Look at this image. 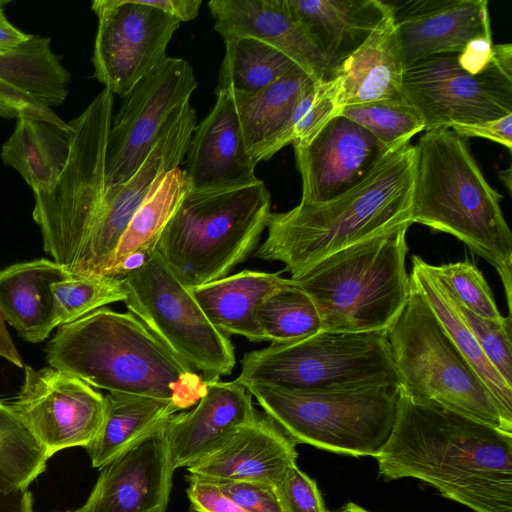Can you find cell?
Returning <instances> with one entry per match:
<instances>
[{
    "mask_svg": "<svg viewBox=\"0 0 512 512\" xmlns=\"http://www.w3.org/2000/svg\"><path fill=\"white\" fill-rule=\"evenodd\" d=\"M388 480L414 478L473 512H512V433L399 389L392 432L375 457Z\"/></svg>",
    "mask_w": 512,
    "mask_h": 512,
    "instance_id": "1",
    "label": "cell"
},
{
    "mask_svg": "<svg viewBox=\"0 0 512 512\" xmlns=\"http://www.w3.org/2000/svg\"><path fill=\"white\" fill-rule=\"evenodd\" d=\"M416 146L386 155L356 186L320 204L299 203L271 213L268 235L255 257L281 262L291 279L323 258L410 223ZM411 224V223H410Z\"/></svg>",
    "mask_w": 512,
    "mask_h": 512,
    "instance_id": "2",
    "label": "cell"
},
{
    "mask_svg": "<svg viewBox=\"0 0 512 512\" xmlns=\"http://www.w3.org/2000/svg\"><path fill=\"white\" fill-rule=\"evenodd\" d=\"M46 359L93 388L170 401L180 411L196 405L207 387L134 315L108 307L58 327Z\"/></svg>",
    "mask_w": 512,
    "mask_h": 512,
    "instance_id": "3",
    "label": "cell"
},
{
    "mask_svg": "<svg viewBox=\"0 0 512 512\" xmlns=\"http://www.w3.org/2000/svg\"><path fill=\"white\" fill-rule=\"evenodd\" d=\"M416 146L409 221L448 233L497 271L512 307V234L502 196L491 187L465 139L449 128L425 131Z\"/></svg>",
    "mask_w": 512,
    "mask_h": 512,
    "instance_id": "4",
    "label": "cell"
},
{
    "mask_svg": "<svg viewBox=\"0 0 512 512\" xmlns=\"http://www.w3.org/2000/svg\"><path fill=\"white\" fill-rule=\"evenodd\" d=\"M410 223L341 249L292 279L314 302L322 331L387 332L407 303Z\"/></svg>",
    "mask_w": 512,
    "mask_h": 512,
    "instance_id": "5",
    "label": "cell"
},
{
    "mask_svg": "<svg viewBox=\"0 0 512 512\" xmlns=\"http://www.w3.org/2000/svg\"><path fill=\"white\" fill-rule=\"evenodd\" d=\"M270 209V193L260 179L228 189H187L156 251L186 287L207 284L248 258L268 225Z\"/></svg>",
    "mask_w": 512,
    "mask_h": 512,
    "instance_id": "6",
    "label": "cell"
},
{
    "mask_svg": "<svg viewBox=\"0 0 512 512\" xmlns=\"http://www.w3.org/2000/svg\"><path fill=\"white\" fill-rule=\"evenodd\" d=\"M287 391L400 387L386 332L321 331L246 353L235 379Z\"/></svg>",
    "mask_w": 512,
    "mask_h": 512,
    "instance_id": "7",
    "label": "cell"
},
{
    "mask_svg": "<svg viewBox=\"0 0 512 512\" xmlns=\"http://www.w3.org/2000/svg\"><path fill=\"white\" fill-rule=\"evenodd\" d=\"M386 334L402 392L512 433V422L411 280L407 303Z\"/></svg>",
    "mask_w": 512,
    "mask_h": 512,
    "instance_id": "8",
    "label": "cell"
},
{
    "mask_svg": "<svg viewBox=\"0 0 512 512\" xmlns=\"http://www.w3.org/2000/svg\"><path fill=\"white\" fill-rule=\"evenodd\" d=\"M296 445L354 457H376L397 415L399 388L373 386L325 392L244 386Z\"/></svg>",
    "mask_w": 512,
    "mask_h": 512,
    "instance_id": "9",
    "label": "cell"
},
{
    "mask_svg": "<svg viewBox=\"0 0 512 512\" xmlns=\"http://www.w3.org/2000/svg\"><path fill=\"white\" fill-rule=\"evenodd\" d=\"M113 93L103 89L70 126L67 163L56 184L34 193L43 248L70 273L106 190L105 160Z\"/></svg>",
    "mask_w": 512,
    "mask_h": 512,
    "instance_id": "10",
    "label": "cell"
},
{
    "mask_svg": "<svg viewBox=\"0 0 512 512\" xmlns=\"http://www.w3.org/2000/svg\"><path fill=\"white\" fill-rule=\"evenodd\" d=\"M128 312L177 359L205 381L230 375L234 346L206 317L186 287L155 251L121 277ZM198 373V372H197Z\"/></svg>",
    "mask_w": 512,
    "mask_h": 512,
    "instance_id": "11",
    "label": "cell"
},
{
    "mask_svg": "<svg viewBox=\"0 0 512 512\" xmlns=\"http://www.w3.org/2000/svg\"><path fill=\"white\" fill-rule=\"evenodd\" d=\"M402 95L425 131L512 114V45L494 44L491 63L477 75L460 67L457 54L420 60L404 70Z\"/></svg>",
    "mask_w": 512,
    "mask_h": 512,
    "instance_id": "12",
    "label": "cell"
},
{
    "mask_svg": "<svg viewBox=\"0 0 512 512\" xmlns=\"http://www.w3.org/2000/svg\"><path fill=\"white\" fill-rule=\"evenodd\" d=\"M195 127L196 113L188 100L173 111L137 171L124 183L106 187L71 273L108 275L128 223L153 186L179 168Z\"/></svg>",
    "mask_w": 512,
    "mask_h": 512,
    "instance_id": "13",
    "label": "cell"
},
{
    "mask_svg": "<svg viewBox=\"0 0 512 512\" xmlns=\"http://www.w3.org/2000/svg\"><path fill=\"white\" fill-rule=\"evenodd\" d=\"M98 26L92 63L94 76L124 97L166 58L180 22L145 0H95Z\"/></svg>",
    "mask_w": 512,
    "mask_h": 512,
    "instance_id": "14",
    "label": "cell"
},
{
    "mask_svg": "<svg viewBox=\"0 0 512 512\" xmlns=\"http://www.w3.org/2000/svg\"><path fill=\"white\" fill-rule=\"evenodd\" d=\"M191 65L166 57L123 98L108 133L106 187L127 181L147 158L173 111L196 89Z\"/></svg>",
    "mask_w": 512,
    "mask_h": 512,
    "instance_id": "15",
    "label": "cell"
},
{
    "mask_svg": "<svg viewBox=\"0 0 512 512\" xmlns=\"http://www.w3.org/2000/svg\"><path fill=\"white\" fill-rule=\"evenodd\" d=\"M24 379L10 404L52 456L71 447H86L104 417V395L80 378L48 366H24Z\"/></svg>",
    "mask_w": 512,
    "mask_h": 512,
    "instance_id": "16",
    "label": "cell"
},
{
    "mask_svg": "<svg viewBox=\"0 0 512 512\" xmlns=\"http://www.w3.org/2000/svg\"><path fill=\"white\" fill-rule=\"evenodd\" d=\"M301 203L329 201L361 182L390 154L364 128L337 115L310 138L294 143Z\"/></svg>",
    "mask_w": 512,
    "mask_h": 512,
    "instance_id": "17",
    "label": "cell"
},
{
    "mask_svg": "<svg viewBox=\"0 0 512 512\" xmlns=\"http://www.w3.org/2000/svg\"><path fill=\"white\" fill-rule=\"evenodd\" d=\"M163 427L100 468L88 499L72 512H165L175 469Z\"/></svg>",
    "mask_w": 512,
    "mask_h": 512,
    "instance_id": "18",
    "label": "cell"
},
{
    "mask_svg": "<svg viewBox=\"0 0 512 512\" xmlns=\"http://www.w3.org/2000/svg\"><path fill=\"white\" fill-rule=\"evenodd\" d=\"M390 4L404 70L431 56L458 54L471 40L492 35L487 0Z\"/></svg>",
    "mask_w": 512,
    "mask_h": 512,
    "instance_id": "19",
    "label": "cell"
},
{
    "mask_svg": "<svg viewBox=\"0 0 512 512\" xmlns=\"http://www.w3.org/2000/svg\"><path fill=\"white\" fill-rule=\"evenodd\" d=\"M208 7L223 39L244 36L260 40L284 53L316 81L336 76L288 0H211Z\"/></svg>",
    "mask_w": 512,
    "mask_h": 512,
    "instance_id": "20",
    "label": "cell"
},
{
    "mask_svg": "<svg viewBox=\"0 0 512 512\" xmlns=\"http://www.w3.org/2000/svg\"><path fill=\"white\" fill-rule=\"evenodd\" d=\"M186 153L183 171L190 190L235 188L259 180L230 94H216L214 107L195 127Z\"/></svg>",
    "mask_w": 512,
    "mask_h": 512,
    "instance_id": "21",
    "label": "cell"
},
{
    "mask_svg": "<svg viewBox=\"0 0 512 512\" xmlns=\"http://www.w3.org/2000/svg\"><path fill=\"white\" fill-rule=\"evenodd\" d=\"M206 383V391L193 409L175 413L164 424L175 470L189 468L213 452L257 415L251 394L236 380Z\"/></svg>",
    "mask_w": 512,
    "mask_h": 512,
    "instance_id": "22",
    "label": "cell"
},
{
    "mask_svg": "<svg viewBox=\"0 0 512 512\" xmlns=\"http://www.w3.org/2000/svg\"><path fill=\"white\" fill-rule=\"evenodd\" d=\"M296 444L265 414L235 431L217 449L190 466L189 474L220 481L274 486L296 464Z\"/></svg>",
    "mask_w": 512,
    "mask_h": 512,
    "instance_id": "23",
    "label": "cell"
},
{
    "mask_svg": "<svg viewBox=\"0 0 512 512\" xmlns=\"http://www.w3.org/2000/svg\"><path fill=\"white\" fill-rule=\"evenodd\" d=\"M333 68L351 56L392 11L381 0H288Z\"/></svg>",
    "mask_w": 512,
    "mask_h": 512,
    "instance_id": "24",
    "label": "cell"
},
{
    "mask_svg": "<svg viewBox=\"0 0 512 512\" xmlns=\"http://www.w3.org/2000/svg\"><path fill=\"white\" fill-rule=\"evenodd\" d=\"M70 272L41 258L10 265L0 271V316L30 343L48 338L53 320L52 284Z\"/></svg>",
    "mask_w": 512,
    "mask_h": 512,
    "instance_id": "25",
    "label": "cell"
},
{
    "mask_svg": "<svg viewBox=\"0 0 512 512\" xmlns=\"http://www.w3.org/2000/svg\"><path fill=\"white\" fill-rule=\"evenodd\" d=\"M404 67L393 9L365 42L338 68L339 106L402 98Z\"/></svg>",
    "mask_w": 512,
    "mask_h": 512,
    "instance_id": "26",
    "label": "cell"
},
{
    "mask_svg": "<svg viewBox=\"0 0 512 512\" xmlns=\"http://www.w3.org/2000/svg\"><path fill=\"white\" fill-rule=\"evenodd\" d=\"M317 82L297 67L251 95L232 96L247 150L258 163L285 147L293 113L306 90Z\"/></svg>",
    "mask_w": 512,
    "mask_h": 512,
    "instance_id": "27",
    "label": "cell"
},
{
    "mask_svg": "<svg viewBox=\"0 0 512 512\" xmlns=\"http://www.w3.org/2000/svg\"><path fill=\"white\" fill-rule=\"evenodd\" d=\"M289 281L280 273L243 270L189 289L220 332L263 342L265 339L255 320L256 308L267 295Z\"/></svg>",
    "mask_w": 512,
    "mask_h": 512,
    "instance_id": "28",
    "label": "cell"
},
{
    "mask_svg": "<svg viewBox=\"0 0 512 512\" xmlns=\"http://www.w3.org/2000/svg\"><path fill=\"white\" fill-rule=\"evenodd\" d=\"M411 282L423 295L435 316L498 403L505 418L512 422V386L491 365L463 318L457 299L435 265L413 255Z\"/></svg>",
    "mask_w": 512,
    "mask_h": 512,
    "instance_id": "29",
    "label": "cell"
},
{
    "mask_svg": "<svg viewBox=\"0 0 512 512\" xmlns=\"http://www.w3.org/2000/svg\"><path fill=\"white\" fill-rule=\"evenodd\" d=\"M104 402L100 429L85 447L96 468L129 450L180 411L170 401L139 395L107 393Z\"/></svg>",
    "mask_w": 512,
    "mask_h": 512,
    "instance_id": "30",
    "label": "cell"
},
{
    "mask_svg": "<svg viewBox=\"0 0 512 512\" xmlns=\"http://www.w3.org/2000/svg\"><path fill=\"white\" fill-rule=\"evenodd\" d=\"M1 148L4 164L14 168L33 193L50 190L67 163L70 131L36 118L19 117Z\"/></svg>",
    "mask_w": 512,
    "mask_h": 512,
    "instance_id": "31",
    "label": "cell"
},
{
    "mask_svg": "<svg viewBox=\"0 0 512 512\" xmlns=\"http://www.w3.org/2000/svg\"><path fill=\"white\" fill-rule=\"evenodd\" d=\"M187 189V180L180 168L168 172L153 186L128 223L108 275L121 278L149 258Z\"/></svg>",
    "mask_w": 512,
    "mask_h": 512,
    "instance_id": "32",
    "label": "cell"
},
{
    "mask_svg": "<svg viewBox=\"0 0 512 512\" xmlns=\"http://www.w3.org/2000/svg\"><path fill=\"white\" fill-rule=\"evenodd\" d=\"M224 42L225 54L215 95L254 94L298 67L284 53L260 40L230 36Z\"/></svg>",
    "mask_w": 512,
    "mask_h": 512,
    "instance_id": "33",
    "label": "cell"
},
{
    "mask_svg": "<svg viewBox=\"0 0 512 512\" xmlns=\"http://www.w3.org/2000/svg\"><path fill=\"white\" fill-rule=\"evenodd\" d=\"M255 320L265 341L296 342L322 331V322L312 299L290 278L271 292L255 311Z\"/></svg>",
    "mask_w": 512,
    "mask_h": 512,
    "instance_id": "34",
    "label": "cell"
},
{
    "mask_svg": "<svg viewBox=\"0 0 512 512\" xmlns=\"http://www.w3.org/2000/svg\"><path fill=\"white\" fill-rule=\"evenodd\" d=\"M50 457L11 405L0 400V474L14 485L28 488Z\"/></svg>",
    "mask_w": 512,
    "mask_h": 512,
    "instance_id": "35",
    "label": "cell"
},
{
    "mask_svg": "<svg viewBox=\"0 0 512 512\" xmlns=\"http://www.w3.org/2000/svg\"><path fill=\"white\" fill-rule=\"evenodd\" d=\"M51 290L56 328L126 299L122 279L110 275L69 273L52 284Z\"/></svg>",
    "mask_w": 512,
    "mask_h": 512,
    "instance_id": "36",
    "label": "cell"
},
{
    "mask_svg": "<svg viewBox=\"0 0 512 512\" xmlns=\"http://www.w3.org/2000/svg\"><path fill=\"white\" fill-rule=\"evenodd\" d=\"M339 115L368 131L387 153L400 149L417 133L425 131L421 116L403 97L345 106Z\"/></svg>",
    "mask_w": 512,
    "mask_h": 512,
    "instance_id": "37",
    "label": "cell"
},
{
    "mask_svg": "<svg viewBox=\"0 0 512 512\" xmlns=\"http://www.w3.org/2000/svg\"><path fill=\"white\" fill-rule=\"evenodd\" d=\"M435 267L462 306L482 318L504 321L489 284L474 264L466 260Z\"/></svg>",
    "mask_w": 512,
    "mask_h": 512,
    "instance_id": "38",
    "label": "cell"
},
{
    "mask_svg": "<svg viewBox=\"0 0 512 512\" xmlns=\"http://www.w3.org/2000/svg\"><path fill=\"white\" fill-rule=\"evenodd\" d=\"M458 305L482 352L505 382L512 386L511 314L504 321L496 322L477 316L459 302Z\"/></svg>",
    "mask_w": 512,
    "mask_h": 512,
    "instance_id": "39",
    "label": "cell"
},
{
    "mask_svg": "<svg viewBox=\"0 0 512 512\" xmlns=\"http://www.w3.org/2000/svg\"><path fill=\"white\" fill-rule=\"evenodd\" d=\"M283 512H327L316 482L291 466L274 485Z\"/></svg>",
    "mask_w": 512,
    "mask_h": 512,
    "instance_id": "40",
    "label": "cell"
},
{
    "mask_svg": "<svg viewBox=\"0 0 512 512\" xmlns=\"http://www.w3.org/2000/svg\"><path fill=\"white\" fill-rule=\"evenodd\" d=\"M211 482L247 512H283L272 485L247 481Z\"/></svg>",
    "mask_w": 512,
    "mask_h": 512,
    "instance_id": "41",
    "label": "cell"
},
{
    "mask_svg": "<svg viewBox=\"0 0 512 512\" xmlns=\"http://www.w3.org/2000/svg\"><path fill=\"white\" fill-rule=\"evenodd\" d=\"M0 116L5 118L29 117L49 122L64 130L68 123L58 117L51 108L45 107L10 88L0 80Z\"/></svg>",
    "mask_w": 512,
    "mask_h": 512,
    "instance_id": "42",
    "label": "cell"
},
{
    "mask_svg": "<svg viewBox=\"0 0 512 512\" xmlns=\"http://www.w3.org/2000/svg\"><path fill=\"white\" fill-rule=\"evenodd\" d=\"M186 479V493L192 512H247L211 481L192 474Z\"/></svg>",
    "mask_w": 512,
    "mask_h": 512,
    "instance_id": "43",
    "label": "cell"
},
{
    "mask_svg": "<svg viewBox=\"0 0 512 512\" xmlns=\"http://www.w3.org/2000/svg\"><path fill=\"white\" fill-rule=\"evenodd\" d=\"M449 128L463 139L485 138L504 146L509 152L512 150V114L478 123H455Z\"/></svg>",
    "mask_w": 512,
    "mask_h": 512,
    "instance_id": "44",
    "label": "cell"
},
{
    "mask_svg": "<svg viewBox=\"0 0 512 512\" xmlns=\"http://www.w3.org/2000/svg\"><path fill=\"white\" fill-rule=\"evenodd\" d=\"M493 45L492 35L481 36L471 40L457 54L458 64L464 71L472 75L483 72L491 63Z\"/></svg>",
    "mask_w": 512,
    "mask_h": 512,
    "instance_id": "45",
    "label": "cell"
},
{
    "mask_svg": "<svg viewBox=\"0 0 512 512\" xmlns=\"http://www.w3.org/2000/svg\"><path fill=\"white\" fill-rule=\"evenodd\" d=\"M0 512H33V497L29 489L14 485L1 474Z\"/></svg>",
    "mask_w": 512,
    "mask_h": 512,
    "instance_id": "46",
    "label": "cell"
},
{
    "mask_svg": "<svg viewBox=\"0 0 512 512\" xmlns=\"http://www.w3.org/2000/svg\"><path fill=\"white\" fill-rule=\"evenodd\" d=\"M147 4L154 6L163 12L173 16L180 23L187 22L197 17L201 0H145Z\"/></svg>",
    "mask_w": 512,
    "mask_h": 512,
    "instance_id": "47",
    "label": "cell"
},
{
    "mask_svg": "<svg viewBox=\"0 0 512 512\" xmlns=\"http://www.w3.org/2000/svg\"><path fill=\"white\" fill-rule=\"evenodd\" d=\"M7 4L8 1L0 0V54L13 50L32 37V34H27L10 23L4 13V6Z\"/></svg>",
    "mask_w": 512,
    "mask_h": 512,
    "instance_id": "48",
    "label": "cell"
},
{
    "mask_svg": "<svg viewBox=\"0 0 512 512\" xmlns=\"http://www.w3.org/2000/svg\"><path fill=\"white\" fill-rule=\"evenodd\" d=\"M0 357L13 364L14 366L23 369L25 364L17 350L13 339L8 332L6 323L0 316Z\"/></svg>",
    "mask_w": 512,
    "mask_h": 512,
    "instance_id": "49",
    "label": "cell"
},
{
    "mask_svg": "<svg viewBox=\"0 0 512 512\" xmlns=\"http://www.w3.org/2000/svg\"><path fill=\"white\" fill-rule=\"evenodd\" d=\"M334 512H371V511H368L353 502H349Z\"/></svg>",
    "mask_w": 512,
    "mask_h": 512,
    "instance_id": "50",
    "label": "cell"
},
{
    "mask_svg": "<svg viewBox=\"0 0 512 512\" xmlns=\"http://www.w3.org/2000/svg\"><path fill=\"white\" fill-rule=\"evenodd\" d=\"M500 179L506 185L509 192H511V168L503 170L499 173Z\"/></svg>",
    "mask_w": 512,
    "mask_h": 512,
    "instance_id": "51",
    "label": "cell"
},
{
    "mask_svg": "<svg viewBox=\"0 0 512 512\" xmlns=\"http://www.w3.org/2000/svg\"><path fill=\"white\" fill-rule=\"evenodd\" d=\"M67 512H70V511H67Z\"/></svg>",
    "mask_w": 512,
    "mask_h": 512,
    "instance_id": "52",
    "label": "cell"
}]
</instances>
